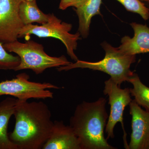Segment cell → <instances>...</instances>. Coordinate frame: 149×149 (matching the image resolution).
I'll use <instances>...</instances> for the list:
<instances>
[{"label":"cell","mask_w":149,"mask_h":149,"mask_svg":"<svg viewBox=\"0 0 149 149\" xmlns=\"http://www.w3.org/2000/svg\"><path fill=\"white\" fill-rule=\"evenodd\" d=\"M13 115L15 125L9 134L18 149H41L49 139L54 122L47 104L17 101Z\"/></svg>","instance_id":"cell-1"},{"label":"cell","mask_w":149,"mask_h":149,"mask_svg":"<svg viewBox=\"0 0 149 149\" xmlns=\"http://www.w3.org/2000/svg\"><path fill=\"white\" fill-rule=\"evenodd\" d=\"M107 100L100 98L96 101H83L75 108L70 125L80 141L81 149H115L104 137L108 119Z\"/></svg>","instance_id":"cell-2"},{"label":"cell","mask_w":149,"mask_h":149,"mask_svg":"<svg viewBox=\"0 0 149 149\" xmlns=\"http://www.w3.org/2000/svg\"><path fill=\"white\" fill-rule=\"evenodd\" d=\"M105 52L104 58L102 60L91 62L77 60L75 63L58 68V71H68L74 68H89L105 72L119 86L123 82H128L134 72L131 71V65L136 61V55L124 53L118 47H113L107 42L101 44Z\"/></svg>","instance_id":"cell-3"},{"label":"cell","mask_w":149,"mask_h":149,"mask_svg":"<svg viewBox=\"0 0 149 149\" xmlns=\"http://www.w3.org/2000/svg\"><path fill=\"white\" fill-rule=\"evenodd\" d=\"M6 50L16 54L20 59V63L14 71L30 69L35 74L43 73L46 69L68 65L71 63L64 56L52 57L48 55L42 45L33 40H26L21 43L17 40L3 44Z\"/></svg>","instance_id":"cell-4"},{"label":"cell","mask_w":149,"mask_h":149,"mask_svg":"<svg viewBox=\"0 0 149 149\" xmlns=\"http://www.w3.org/2000/svg\"><path fill=\"white\" fill-rule=\"evenodd\" d=\"M72 28L71 24L62 22L53 13L49 14V20L45 24L40 26L32 24L24 25L19 34L18 38H24L28 40L33 35L39 38L52 37L58 39L65 46L68 55L77 61L78 59L74 51L77 49V41L81 39V35L79 32L74 34L70 33Z\"/></svg>","instance_id":"cell-5"},{"label":"cell","mask_w":149,"mask_h":149,"mask_svg":"<svg viewBox=\"0 0 149 149\" xmlns=\"http://www.w3.org/2000/svg\"><path fill=\"white\" fill-rule=\"evenodd\" d=\"M29 79L28 74L21 73L12 80L0 82V97L10 95L22 101L32 98L52 99L54 93L49 89L62 88L50 83L32 82Z\"/></svg>","instance_id":"cell-6"},{"label":"cell","mask_w":149,"mask_h":149,"mask_svg":"<svg viewBox=\"0 0 149 149\" xmlns=\"http://www.w3.org/2000/svg\"><path fill=\"white\" fill-rule=\"evenodd\" d=\"M104 84L103 93L104 95L108 96L109 104L110 105V113L105 128L107 139L114 138L113 131L115 126L118 123L120 122L122 125L124 133V147L128 149L127 134L124 129L123 115L125 107L129 105L132 100L130 89H121L120 86L111 78L105 81Z\"/></svg>","instance_id":"cell-7"},{"label":"cell","mask_w":149,"mask_h":149,"mask_svg":"<svg viewBox=\"0 0 149 149\" xmlns=\"http://www.w3.org/2000/svg\"><path fill=\"white\" fill-rule=\"evenodd\" d=\"M22 0H0V43L3 44L17 40L24 25L19 15Z\"/></svg>","instance_id":"cell-8"},{"label":"cell","mask_w":149,"mask_h":149,"mask_svg":"<svg viewBox=\"0 0 149 149\" xmlns=\"http://www.w3.org/2000/svg\"><path fill=\"white\" fill-rule=\"evenodd\" d=\"M129 106L132 116V133L128 149H149V113L134 100Z\"/></svg>","instance_id":"cell-9"},{"label":"cell","mask_w":149,"mask_h":149,"mask_svg":"<svg viewBox=\"0 0 149 149\" xmlns=\"http://www.w3.org/2000/svg\"><path fill=\"white\" fill-rule=\"evenodd\" d=\"M53 128L42 149H81L80 141L70 125L54 121Z\"/></svg>","instance_id":"cell-10"},{"label":"cell","mask_w":149,"mask_h":149,"mask_svg":"<svg viewBox=\"0 0 149 149\" xmlns=\"http://www.w3.org/2000/svg\"><path fill=\"white\" fill-rule=\"evenodd\" d=\"M134 30L133 38L125 36L121 40L118 47L124 53L131 55L149 53V28L147 25L133 22L130 24Z\"/></svg>","instance_id":"cell-11"},{"label":"cell","mask_w":149,"mask_h":149,"mask_svg":"<svg viewBox=\"0 0 149 149\" xmlns=\"http://www.w3.org/2000/svg\"><path fill=\"white\" fill-rule=\"evenodd\" d=\"M18 99L8 97L0 102V149H18L9 137L8 128Z\"/></svg>","instance_id":"cell-12"},{"label":"cell","mask_w":149,"mask_h":149,"mask_svg":"<svg viewBox=\"0 0 149 149\" xmlns=\"http://www.w3.org/2000/svg\"><path fill=\"white\" fill-rule=\"evenodd\" d=\"M102 0H85L75 8L79 19L78 32L83 38L88 37L89 34L91 19L100 15Z\"/></svg>","instance_id":"cell-13"},{"label":"cell","mask_w":149,"mask_h":149,"mask_svg":"<svg viewBox=\"0 0 149 149\" xmlns=\"http://www.w3.org/2000/svg\"><path fill=\"white\" fill-rule=\"evenodd\" d=\"M19 15L24 25L37 22L43 24L49 20V14L42 12L37 6L36 0L28 1L22 0L19 7Z\"/></svg>","instance_id":"cell-14"},{"label":"cell","mask_w":149,"mask_h":149,"mask_svg":"<svg viewBox=\"0 0 149 149\" xmlns=\"http://www.w3.org/2000/svg\"><path fill=\"white\" fill-rule=\"evenodd\" d=\"M128 82L133 86V88H129L131 95L139 106L149 113V87L142 83L139 75L135 73L129 78Z\"/></svg>","instance_id":"cell-15"},{"label":"cell","mask_w":149,"mask_h":149,"mask_svg":"<svg viewBox=\"0 0 149 149\" xmlns=\"http://www.w3.org/2000/svg\"><path fill=\"white\" fill-rule=\"evenodd\" d=\"M128 11L138 14L144 20L149 18V9L141 0H116Z\"/></svg>","instance_id":"cell-16"},{"label":"cell","mask_w":149,"mask_h":149,"mask_svg":"<svg viewBox=\"0 0 149 149\" xmlns=\"http://www.w3.org/2000/svg\"><path fill=\"white\" fill-rule=\"evenodd\" d=\"M18 56H15L8 53L0 43V70H14L20 63Z\"/></svg>","instance_id":"cell-17"},{"label":"cell","mask_w":149,"mask_h":149,"mask_svg":"<svg viewBox=\"0 0 149 149\" xmlns=\"http://www.w3.org/2000/svg\"><path fill=\"white\" fill-rule=\"evenodd\" d=\"M85 0H61L59 8L65 10L70 7L76 8Z\"/></svg>","instance_id":"cell-18"},{"label":"cell","mask_w":149,"mask_h":149,"mask_svg":"<svg viewBox=\"0 0 149 149\" xmlns=\"http://www.w3.org/2000/svg\"><path fill=\"white\" fill-rule=\"evenodd\" d=\"M25 1H35V0H25Z\"/></svg>","instance_id":"cell-19"},{"label":"cell","mask_w":149,"mask_h":149,"mask_svg":"<svg viewBox=\"0 0 149 149\" xmlns=\"http://www.w3.org/2000/svg\"><path fill=\"white\" fill-rule=\"evenodd\" d=\"M141 1H147V2H149V0H141Z\"/></svg>","instance_id":"cell-20"}]
</instances>
